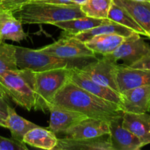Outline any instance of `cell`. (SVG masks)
<instances>
[{
  "label": "cell",
  "mask_w": 150,
  "mask_h": 150,
  "mask_svg": "<svg viewBox=\"0 0 150 150\" xmlns=\"http://www.w3.org/2000/svg\"><path fill=\"white\" fill-rule=\"evenodd\" d=\"M133 33H135V32L132 30V29L125 27V26H122V25L120 24V23H117L116 22L113 21L107 18L105 21L103 23H102V24L71 37H73V38L79 40L81 42H85L86 41L89 40V39L93 38V37L100 35L117 34V35L127 38V37L130 36V35H131Z\"/></svg>",
  "instance_id": "obj_19"
},
{
  "label": "cell",
  "mask_w": 150,
  "mask_h": 150,
  "mask_svg": "<svg viewBox=\"0 0 150 150\" xmlns=\"http://www.w3.org/2000/svg\"><path fill=\"white\" fill-rule=\"evenodd\" d=\"M23 142L33 147L45 150H53L58 142L55 133L51 130L38 127L32 129L24 135Z\"/></svg>",
  "instance_id": "obj_21"
},
{
  "label": "cell",
  "mask_w": 150,
  "mask_h": 150,
  "mask_svg": "<svg viewBox=\"0 0 150 150\" xmlns=\"http://www.w3.org/2000/svg\"><path fill=\"white\" fill-rule=\"evenodd\" d=\"M16 58L18 68L27 69L35 73L53 69L81 67L88 63V59H62L42 52L38 49H31L16 46Z\"/></svg>",
  "instance_id": "obj_4"
},
{
  "label": "cell",
  "mask_w": 150,
  "mask_h": 150,
  "mask_svg": "<svg viewBox=\"0 0 150 150\" xmlns=\"http://www.w3.org/2000/svg\"><path fill=\"white\" fill-rule=\"evenodd\" d=\"M70 81L97 97L111 101L120 106L121 94L108 86H103L88 77L79 67L72 68Z\"/></svg>",
  "instance_id": "obj_10"
},
{
  "label": "cell",
  "mask_w": 150,
  "mask_h": 150,
  "mask_svg": "<svg viewBox=\"0 0 150 150\" xmlns=\"http://www.w3.org/2000/svg\"><path fill=\"white\" fill-rule=\"evenodd\" d=\"M130 67L133 68L143 69V70H150V52L138 60L137 62H134L130 65Z\"/></svg>",
  "instance_id": "obj_28"
},
{
  "label": "cell",
  "mask_w": 150,
  "mask_h": 150,
  "mask_svg": "<svg viewBox=\"0 0 150 150\" xmlns=\"http://www.w3.org/2000/svg\"><path fill=\"white\" fill-rule=\"evenodd\" d=\"M2 42V40H1V35H0V42Z\"/></svg>",
  "instance_id": "obj_35"
},
{
  "label": "cell",
  "mask_w": 150,
  "mask_h": 150,
  "mask_svg": "<svg viewBox=\"0 0 150 150\" xmlns=\"http://www.w3.org/2000/svg\"><path fill=\"white\" fill-rule=\"evenodd\" d=\"M18 69L15 45L0 42V72Z\"/></svg>",
  "instance_id": "obj_26"
},
{
  "label": "cell",
  "mask_w": 150,
  "mask_h": 150,
  "mask_svg": "<svg viewBox=\"0 0 150 150\" xmlns=\"http://www.w3.org/2000/svg\"><path fill=\"white\" fill-rule=\"evenodd\" d=\"M149 52V44L145 42L141 35L135 32L125 38L122 42L114 52L103 56L115 62L122 60L124 62L123 64L130 66Z\"/></svg>",
  "instance_id": "obj_7"
},
{
  "label": "cell",
  "mask_w": 150,
  "mask_h": 150,
  "mask_svg": "<svg viewBox=\"0 0 150 150\" xmlns=\"http://www.w3.org/2000/svg\"><path fill=\"white\" fill-rule=\"evenodd\" d=\"M8 106L9 104L7 103L5 98H3L0 97V111L7 114Z\"/></svg>",
  "instance_id": "obj_30"
},
{
  "label": "cell",
  "mask_w": 150,
  "mask_h": 150,
  "mask_svg": "<svg viewBox=\"0 0 150 150\" xmlns=\"http://www.w3.org/2000/svg\"><path fill=\"white\" fill-rule=\"evenodd\" d=\"M48 111L50 112L49 129L54 133H62L78 122L87 117L82 113L54 104L50 105Z\"/></svg>",
  "instance_id": "obj_14"
},
{
  "label": "cell",
  "mask_w": 150,
  "mask_h": 150,
  "mask_svg": "<svg viewBox=\"0 0 150 150\" xmlns=\"http://www.w3.org/2000/svg\"><path fill=\"white\" fill-rule=\"evenodd\" d=\"M51 104L107 122L123 114L119 105L92 95L70 80L57 92Z\"/></svg>",
  "instance_id": "obj_1"
},
{
  "label": "cell",
  "mask_w": 150,
  "mask_h": 150,
  "mask_svg": "<svg viewBox=\"0 0 150 150\" xmlns=\"http://www.w3.org/2000/svg\"><path fill=\"white\" fill-rule=\"evenodd\" d=\"M120 108L123 112L142 114L150 111V85L121 92Z\"/></svg>",
  "instance_id": "obj_12"
},
{
  "label": "cell",
  "mask_w": 150,
  "mask_h": 150,
  "mask_svg": "<svg viewBox=\"0 0 150 150\" xmlns=\"http://www.w3.org/2000/svg\"><path fill=\"white\" fill-rule=\"evenodd\" d=\"M122 124L139 138L144 146L150 144V114L123 112Z\"/></svg>",
  "instance_id": "obj_16"
},
{
  "label": "cell",
  "mask_w": 150,
  "mask_h": 150,
  "mask_svg": "<svg viewBox=\"0 0 150 150\" xmlns=\"http://www.w3.org/2000/svg\"><path fill=\"white\" fill-rule=\"evenodd\" d=\"M0 97H1V98H5V99H7V95H6L5 92H4V90L1 89V86H0Z\"/></svg>",
  "instance_id": "obj_33"
},
{
  "label": "cell",
  "mask_w": 150,
  "mask_h": 150,
  "mask_svg": "<svg viewBox=\"0 0 150 150\" xmlns=\"http://www.w3.org/2000/svg\"><path fill=\"white\" fill-rule=\"evenodd\" d=\"M22 24H47L77 18L85 17L81 7L76 4L62 5L43 2L23 4L13 12Z\"/></svg>",
  "instance_id": "obj_2"
},
{
  "label": "cell",
  "mask_w": 150,
  "mask_h": 150,
  "mask_svg": "<svg viewBox=\"0 0 150 150\" xmlns=\"http://www.w3.org/2000/svg\"><path fill=\"white\" fill-rule=\"evenodd\" d=\"M117 64V62L103 56L101 59L89 62L82 67H79V69L94 81L119 92L116 81Z\"/></svg>",
  "instance_id": "obj_8"
},
{
  "label": "cell",
  "mask_w": 150,
  "mask_h": 150,
  "mask_svg": "<svg viewBox=\"0 0 150 150\" xmlns=\"http://www.w3.org/2000/svg\"><path fill=\"white\" fill-rule=\"evenodd\" d=\"M39 51L62 59L96 58L84 42L71 36H63L59 40L39 48Z\"/></svg>",
  "instance_id": "obj_6"
},
{
  "label": "cell",
  "mask_w": 150,
  "mask_h": 150,
  "mask_svg": "<svg viewBox=\"0 0 150 150\" xmlns=\"http://www.w3.org/2000/svg\"><path fill=\"white\" fill-rule=\"evenodd\" d=\"M136 1H147V2H150V0H136Z\"/></svg>",
  "instance_id": "obj_34"
},
{
  "label": "cell",
  "mask_w": 150,
  "mask_h": 150,
  "mask_svg": "<svg viewBox=\"0 0 150 150\" xmlns=\"http://www.w3.org/2000/svg\"><path fill=\"white\" fill-rule=\"evenodd\" d=\"M7 128L10 130L12 138L21 142H23V136L28 131L38 126L19 116L10 105L7 108Z\"/></svg>",
  "instance_id": "obj_23"
},
{
  "label": "cell",
  "mask_w": 150,
  "mask_h": 150,
  "mask_svg": "<svg viewBox=\"0 0 150 150\" xmlns=\"http://www.w3.org/2000/svg\"><path fill=\"white\" fill-rule=\"evenodd\" d=\"M65 137L74 139H94L109 134V122L86 117L63 132Z\"/></svg>",
  "instance_id": "obj_9"
},
{
  "label": "cell",
  "mask_w": 150,
  "mask_h": 150,
  "mask_svg": "<svg viewBox=\"0 0 150 150\" xmlns=\"http://www.w3.org/2000/svg\"><path fill=\"white\" fill-rule=\"evenodd\" d=\"M116 81L120 93L139 86L150 85V70L117 64Z\"/></svg>",
  "instance_id": "obj_13"
},
{
  "label": "cell",
  "mask_w": 150,
  "mask_h": 150,
  "mask_svg": "<svg viewBox=\"0 0 150 150\" xmlns=\"http://www.w3.org/2000/svg\"><path fill=\"white\" fill-rule=\"evenodd\" d=\"M72 68L61 67L35 73V103L33 109L43 112L48 108L59 90L70 80Z\"/></svg>",
  "instance_id": "obj_5"
},
{
  "label": "cell",
  "mask_w": 150,
  "mask_h": 150,
  "mask_svg": "<svg viewBox=\"0 0 150 150\" xmlns=\"http://www.w3.org/2000/svg\"><path fill=\"white\" fill-rule=\"evenodd\" d=\"M7 114L6 113L2 112L0 111V127L7 128Z\"/></svg>",
  "instance_id": "obj_31"
},
{
  "label": "cell",
  "mask_w": 150,
  "mask_h": 150,
  "mask_svg": "<svg viewBox=\"0 0 150 150\" xmlns=\"http://www.w3.org/2000/svg\"><path fill=\"white\" fill-rule=\"evenodd\" d=\"M28 147L23 142L13 138L3 137L0 136V150H27Z\"/></svg>",
  "instance_id": "obj_27"
},
{
  "label": "cell",
  "mask_w": 150,
  "mask_h": 150,
  "mask_svg": "<svg viewBox=\"0 0 150 150\" xmlns=\"http://www.w3.org/2000/svg\"><path fill=\"white\" fill-rule=\"evenodd\" d=\"M0 35L2 41L21 42L26 38L22 23L13 12L0 6Z\"/></svg>",
  "instance_id": "obj_17"
},
{
  "label": "cell",
  "mask_w": 150,
  "mask_h": 150,
  "mask_svg": "<svg viewBox=\"0 0 150 150\" xmlns=\"http://www.w3.org/2000/svg\"><path fill=\"white\" fill-rule=\"evenodd\" d=\"M4 1V0H0V2H1V1Z\"/></svg>",
  "instance_id": "obj_36"
},
{
  "label": "cell",
  "mask_w": 150,
  "mask_h": 150,
  "mask_svg": "<svg viewBox=\"0 0 150 150\" xmlns=\"http://www.w3.org/2000/svg\"><path fill=\"white\" fill-rule=\"evenodd\" d=\"M107 18L117 23H120L125 27L129 28L139 35L148 38L146 32L138 24L137 22L131 16V15L124 7L115 3L112 2L111 4Z\"/></svg>",
  "instance_id": "obj_24"
},
{
  "label": "cell",
  "mask_w": 150,
  "mask_h": 150,
  "mask_svg": "<svg viewBox=\"0 0 150 150\" xmlns=\"http://www.w3.org/2000/svg\"><path fill=\"white\" fill-rule=\"evenodd\" d=\"M106 19L95 18L85 16V17L59 21L54 23L53 25L63 31L62 36H73L102 24Z\"/></svg>",
  "instance_id": "obj_20"
},
{
  "label": "cell",
  "mask_w": 150,
  "mask_h": 150,
  "mask_svg": "<svg viewBox=\"0 0 150 150\" xmlns=\"http://www.w3.org/2000/svg\"><path fill=\"white\" fill-rule=\"evenodd\" d=\"M73 2V4H76V5H79V6H82V5H84L85 4L89 1V0H72Z\"/></svg>",
  "instance_id": "obj_32"
},
{
  "label": "cell",
  "mask_w": 150,
  "mask_h": 150,
  "mask_svg": "<svg viewBox=\"0 0 150 150\" xmlns=\"http://www.w3.org/2000/svg\"><path fill=\"white\" fill-rule=\"evenodd\" d=\"M113 2L124 7L150 39V2L136 0H113Z\"/></svg>",
  "instance_id": "obj_18"
},
{
  "label": "cell",
  "mask_w": 150,
  "mask_h": 150,
  "mask_svg": "<svg viewBox=\"0 0 150 150\" xmlns=\"http://www.w3.org/2000/svg\"><path fill=\"white\" fill-rule=\"evenodd\" d=\"M38 2L48 3V4H62V5H71V4H74L72 0H43V1H38Z\"/></svg>",
  "instance_id": "obj_29"
},
{
  "label": "cell",
  "mask_w": 150,
  "mask_h": 150,
  "mask_svg": "<svg viewBox=\"0 0 150 150\" xmlns=\"http://www.w3.org/2000/svg\"><path fill=\"white\" fill-rule=\"evenodd\" d=\"M149 114H150V111H149Z\"/></svg>",
  "instance_id": "obj_37"
},
{
  "label": "cell",
  "mask_w": 150,
  "mask_h": 150,
  "mask_svg": "<svg viewBox=\"0 0 150 150\" xmlns=\"http://www.w3.org/2000/svg\"><path fill=\"white\" fill-rule=\"evenodd\" d=\"M0 86L19 106L31 111L35 103V72L16 69L0 72Z\"/></svg>",
  "instance_id": "obj_3"
},
{
  "label": "cell",
  "mask_w": 150,
  "mask_h": 150,
  "mask_svg": "<svg viewBox=\"0 0 150 150\" xmlns=\"http://www.w3.org/2000/svg\"><path fill=\"white\" fill-rule=\"evenodd\" d=\"M124 39L125 37L117 34H105L93 37L84 43L95 54L103 56L114 52Z\"/></svg>",
  "instance_id": "obj_22"
},
{
  "label": "cell",
  "mask_w": 150,
  "mask_h": 150,
  "mask_svg": "<svg viewBox=\"0 0 150 150\" xmlns=\"http://www.w3.org/2000/svg\"><path fill=\"white\" fill-rule=\"evenodd\" d=\"M53 150H111L109 135H103L94 139H58Z\"/></svg>",
  "instance_id": "obj_15"
},
{
  "label": "cell",
  "mask_w": 150,
  "mask_h": 150,
  "mask_svg": "<svg viewBox=\"0 0 150 150\" xmlns=\"http://www.w3.org/2000/svg\"><path fill=\"white\" fill-rule=\"evenodd\" d=\"M122 117L109 122V138L111 150H139L144 146L140 139L124 127Z\"/></svg>",
  "instance_id": "obj_11"
},
{
  "label": "cell",
  "mask_w": 150,
  "mask_h": 150,
  "mask_svg": "<svg viewBox=\"0 0 150 150\" xmlns=\"http://www.w3.org/2000/svg\"><path fill=\"white\" fill-rule=\"evenodd\" d=\"M112 2L113 0H89L86 4L81 6V9L88 17L105 19Z\"/></svg>",
  "instance_id": "obj_25"
}]
</instances>
